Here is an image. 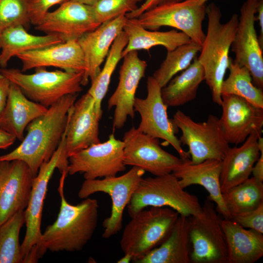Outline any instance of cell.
Listing matches in <instances>:
<instances>
[{"label": "cell", "mask_w": 263, "mask_h": 263, "mask_svg": "<svg viewBox=\"0 0 263 263\" xmlns=\"http://www.w3.org/2000/svg\"><path fill=\"white\" fill-rule=\"evenodd\" d=\"M100 24L92 5L68 0L54 11L48 12L35 29L57 35L65 42L77 40Z\"/></svg>", "instance_id": "16"}, {"label": "cell", "mask_w": 263, "mask_h": 263, "mask_svg": "<svg viewBox=\"0 0 263 263\" xmlns=\"http://www.w3.org/2000/svg\"><path fill=\"white\" fill-rule=\"evenodd\" d=\"M149 207H169L188 217L202 209L198 197L185 190L172 173L142 178L127 207L131 217Z\"/></svg>", "instance_id": "6"}, {"label": "cell", "mask_w": 263, "mask_h": 263, "mask_svg": "<svg viewBox=\"0 0 263 263\" xmlns=\"http://www.w3.org/2000/svg\"><path fill=\"white\" fill-rule=\"evenodd\" d=\"M128 43V38L122 31L114 40L106 57L103 68L91 82L88 93L94 98L97 114L101 118V104L109 89L112 76L122 58V53Z\"/></svg>", "instance_id": "33"}, {"label": "cell", "mask_w": 263, "mask_h": 263, "mask_svg": "<svg viewBox=\"0 0 263 263\" xmlns=\"http://www.w3.org/2000/svg\"><path fill=\"white\" fill-rule=\"evenodd\" d=\"M222 197L231 219L257 208L263 203V183L254 177L249 178L222 193Z\"/></svg>", "instance_id": "31"}, {"label": "cell", "mask_w": 263, "mask_h": 263, "mask_svg": "<svg viewBox=\"0 0 263 263\" xmlns=\"http://www.w3.org/2000/svg\"><path fill=\"white\" fill-rule=\"evenodd\" d=\"M204 80V71L196 57L188 67L161 88V96L164 103L168 107H178L193 100Z\"/></svg>", "instance_id": "30"}, {"label": "cell", "mask_w": 263, "mask_h": 263, "mask_svg": "<svg viewBox=\"0 0 263 263\" xmlns=\"http://www.w3.org/2000/svg\"><path fill=\"white\" fill-rule=\"evenodd\" d=\"M26 0H0V33L15 25L30 23Z\"/></svg>", "instance_id": "36"}, {"label": "cell", "mask_w": 263, "mask_h": 263, "mask_svg": "<svg viewBox=\"0 0 263 263\" xmlns=\"http://www.w3.org/2000/svg\"><path fill=\"white\" fill-rule=\"evenodd\" d=\"M172 121L181 131L179 140L182 145L188 147L192 163H198L207 159L222 161L230 147L220 118L210 114L207 121L197 122L178 110Z\"/></svg>", "instance_id": "8"}, {"label": "cell", "mask_w": 263, "mask_h": 263, "mask_svg": "<svg viewBox=\"0 0 263 263\" xmlns=\"http://www.w3.org/2000/svg\"><path fill=\"white\" fill-rule=\"evenodd\" d=\"M63 42L57 35L35 36L28 33L22 25L11 26L0 33V67L6 68L12 57L21 53Z\"/></svg>", "instance_id": "29"}, {"label": "cell", "mask_w": 263, "mask_h": 263, "mask_svg": "<svg viewBox=\"0 0 263 263\" xmlns=\"http://www.w3.org/2000/svg\"><path fill=\"white\" fill-rule=\"evenodd\" d=\"M253 177L257 180L263 181V152H261L260 156L253 166L252 173Z\"/></svg>", "instance_id": "44"}, {"label": "cell", "mask_w": 263, "mask_h": 263, "mask_svg": "<svg viewBox=\"0 0 263 263\" xmlns=\"http://www.w3.org/2000/svg\"><path fill=\"white\" fill-rule=\"evenodd\" d=\"M64 137L63 133L56 151L48 161L40 166L37 175L33 178L29 202L24 210L26 229L21 244L23 261L31 250L36 247L39 242L42 234L41 225L42 210L48 185L57 168L63 146Z\"/></svg>", "instance_id": "18"}, {"label": "cell", "mask_w": 263, "mask_h": 263, "mask_svg": "<svg viewBox=\"0 0 263 263\" xmlns=\"http://www.w3.org/2000/svg\"><path fill=\"white\" fill-rule=\"evenodd\" d=\"M21 62V71L54 67L72 72L86 69L82 49L77 40H70L21 53L16 56Z\"/></svg>", "instance_id": "22"}, {"label": "cell", "mask_w": 263, "mask_h": 263, "mask_svg": "<svg viewBox=\"0 0 263 263\" xmlns=\"http://www.w3.org/2000/svg\"><path fill=\"white\" fill-rule=\"evenodd\" d=\"M47 110V108L29 99L17 85L11 82L0 128L22 141L28 125L44 114Z\"/></svg>", "instance_id": "25"}, {"label": "cell", "mask_w": 263, "mask_h": 263, "mask_svg": "<svg viewBox=\"0 0 263 263\" xmlns=\"http://www.w3.org/2000/svg\"><path fill=\"white\" fill-rule=\"evenodd\" d=\"M206 12L208 19L207 32L197 59L203 68L205 80L211 91L213 101L221 106V86L228 69L229 53L239 17L234 13L227 21L222 23L220 8L213 2L206 6Z\"/></svg>", "instance_id": "3"}, {"label": "cell", "mask_w": 263, "mask_h": 263, "mask_svg": "<svg viewBox=\"0 0 263 263\" xmlns=\"http://www.w3.org/2000/svg\"><path fill=\"white\" fill-rule=\"evenodd\" d=\"M123 31L128 38V43L122 53V58L132 51L149 50L156 46H163L167 52L192 41L185 34L176 30L168 31L146 29L135 21L128 19Z\"/></svg>", "instance_id": "28"}, {"label": "cell", "mask_w": 263, "mask_h": 263, "mask_svg": "<svg viewBox=\"0 0 263 263\" xmlns=\"http://www.w3.org/2000/svg\"><path fill=\"white\" fill-rule=\"evenodd\" d=\"M184 0H145V1L135 10L125 15L127 19L136 18L143 12L160 4L181 1Z\"/></svg>", "instance_id": "40"}, {"label": "cell", "mask_w": 263, "mask_h": 263, "mask_svg": "<svg viewBox=\"0 0 263 263\" xmlns=\"http://www.w3.org/2000/svg\"><path fill=\"white\" fill-rule=\"evenodd\" d=\"M124 162L154 176L172 173L183 160L163 149L158 139L132 127L124 134Z\"/></svg>", "instance_id": "14"}, {"label": "cell", "mask_w": 263, "mask_h": 263, "mask_svg": "<svg viewBox=\"0 0 263 263\" xmlns=\"http://www.w3.org/2000/svg\"><path fill=\"white\" fill-rule=\"evenodd\" d=\"M145 173L143 169L132 167L128 171L119 176L85 180L83 182L78 192V196L80 199L87 198L98 192L107 193L111 197V214L103 222L104 238H110L121 229L124 211Z\"/></svg>", "instance_id": "10"}, {"label": "cell", "mask_w": 263, "mask_h": 263, "mask_svg": "<svg viewBox=\"0 0 263 263\" xmlns=\"http://www.w3.org/2000/svg\"><path fill=\"white\" fill-rule=\"evenodd\" d=\"M228 69L229 74L221 86V94H230L241 97L253 105L263 108V89L252 82L250 71L239 65L229 57Z\"/></svg>", "instance_id": "32"}, {"label": "cell", "mask_w": 263, "mask_h": 263, "mask_svg": "<svg viewBox=\"0 0 263 263\" xmlns=\"http://www.w3.org/2000/svg\"><path fill=\"white\" fill-rule=\"evenodd\" d=\"M222 219L207 197L201 212L188 217L192 263H227V249Z\"/></svg>", "instance_id": "7"}, {"label": "cell", "mask_w": 263, "mask_h": 263, "mask_svg": "<svg viewBox=\"0 0 263 263\" xmlns=\"http://www.w3.org/2000/svg\"><path fill=\"white\" fill-rule=\"evenodd\" d=\"M68 0H26L28 16L31 23L38 24L52 6L61 4Z\"/></svg>", "instance_id": "38"}, {"label": "cell", "mask_w": 263, "mask_h": 263, "mask_svg": "<svg viewBox=\"0 0 263 263\" xmlns=\"http://www.w3.org/2000/svg\"><path fill=\"white\" fill-rule=\"evenodd\" d=\"M179 215L169 207H150L137 212L124 228L120 241L122 251L134 262L143 257L166 239Z\"/></svg>", "instance_id": "4"}, {"label": "cell", "mask_w": 263, "mask_h": 263, "mask_svg": "<svg viewBox=\"0 0 263 263\" xmlns=\"http://www.w3.org/2000/svg\"><path fill=\"white\" fill-rule=\"evenodd\" d=\"M201 49L200 45L191 41L167 52L166 58L152 75L161 88L178 73L188 67Z\"/></svg>", "instance_id": "34"}, {"label": "cell", "mask_w": 263, "mask_h": 263, "mask_svg": "<svg viewBox=\"0 0 263 263\" xmlns=\"http://www.w3.org/2000/svg\"><path fill=\"white\" fill-rule=\"evenodd\" d=\"M259 0H245L240 15L231 51L235 61L250 71L253 84L263 88V49L261 47L255 27L256 7Z\"/></svg>", "instance_id": "15"}, {"label": "cell", "mask_w": 263, "mask_h": 263, "mask_svg": "<svg viewBox=\"0 0 263 263\" xmlns=\"http://www.w3.org/2000/svg\"><path fill=\"white\" fill-rule=\"evenodd\" d=\"M34 177L22 161L0 160V226L15 213L25 209Z\"/></svg>", "instance_id": "17"}, {"label": "cell", "mask_w": 263, "mask_h": 263, "mask_svg": "<svg viewBox=\"0 0 263 263\" xmlns=\"http://www.w3.org/2000/svg\"><path fill=\"white\" fill-rule=\"evenodd\" d=\"M16 138L0 128V149H6L14 144Z\"/></svg>", "instance_id": "43"}, {"label": "cell", "mask_w": 263, "mask_h": 263, "mask_svg": "<svg viewBox=\"0 0 263 263\" xmlns=\"http://www.w3.org/2000/svg\"><path fill=\"white\" fill-rule=\"evenodd\" d=\"M188 217L179 214L169 234L159 246L135 263H191Z\"/></svg>", "instance_id": "27"}, {"label": "cell", "mask_w": 263, "mask_h": 263, "mask_svg": "<svg viewBox=\"0 0 263 263\" xmlns=\"http://www.w3.org/2000/svg\"><path fill=\"white\" fill-rule=\"evenodd\" d=\"M222 161L207 159L193 163L190 159L183 160L172 172L178 180L181 187L185 188L199 185L208 192L207 197L216 204V209L223 218L230 219L225 205L220 185Z\"/></svg>", "instance_id": "23"}, {"label": "cell", "mask_w": 263, "mask_h": 263, "mask_svg": "<svg viewBox=\"0 0 263 263\" xmlns=\"http://www.w3.org/2000/svg\"><path fill=\"white\" fill-rule=\"evenodd\" d=\"M147 90L145 98L136 97L134 100V111L141 117L137 128L150 136L164 140L176 150L182 160L190 159L188 152L184 150L175 135L177 128L168 117V106L162 99L161 87L152 76L147 78Z\"/></svg>", "instance_id": "12"}, {"label": "cell", "mask_w": 263, "mask_h": 263, "mask_svg": "<svg viewBox=\"0 0 263 263\" xmlns=\"http://www.w3.org/2000/svg\"><path fill=\"white\" fill-rule=\"evenodd\" d=\"M227 263H254L263 256V234L246 229L231 219H222Z\"/></svg>", "instance_id": "26"}, {"label": "cell", "mask_w": 263, "mask_h": 263, "mask_svg": "<svg viewBox=\"0 0 263 263\" xmlns=\"http://www.w3.org/2000/svg\"><path fill=\"white\" fill-rule=\"evenodd\" d=\"M77 2L80 3L88 5H93L98 0H69Z\"/></svg>", "instance_id": "46"}, {"label": "cell", "mask_w": 263, "mask_h": 263, "mask_svg": "<svg viewBox=\"0 0 263 263\" xmlns=\"http://www.w3.org/2000/svg\"><path fill=\"white\" fill-rule=\"evenodd\" d=\"M221 106L220 120L229 144H242L254 132H262L263 108L230 94H222Z\"/></svg>", "instance_id": "20"}, {"label": "cell", "mask_w": 263, "mask_h": 263, "mask_svg": "<svg viewBox=\"0 0 263 263\" xmlns=\"http://www.w3.org/2000/svg\"><path fill=\"white\" fill-rule=\"evenodd\" d=\"M100 119L96 113L94 100L88 92L75 101L68 112L64 142L56 168L61 174L67 173L68 158L71 155L100 142Z\"/></svg>", "instance_id": "11"}, {"label": "cell", "mask_w": 263, "mask_h": 263, "mask_svg": "<svg viewBox=\"0 0 263 263\" xmlns=\"http://www.w3.org/2000/svg\"><path fill=\"white\" fill-rule=\"evenodd\" d=\"M206 9V4L197 0H184L158 5L134 19L149 30H158L165 26L175 28L201 46L206 36L203 30Z\"/></svg>", "instance_id": "9"}, {"label": "cell", "mask_w": 263, "mask_h": 263, "mask_svg": "<svg viewBox=\"0 0 263 263\" xmlns=\"http://www.w3.org/2000/svg\"><path fill=\"white\" fill-rule=\"evenodd\" d=\"M124 148L123 141L111 134L106 141L93 144L71 155L67 174L82 173L85 180L115 176L126 169Z\"/></svg>", "instance_id": "13"}, {"label": "cell", "mask_w": 263, "mask_h": 263, "mask_svg": "<svg viewBox=\"0 0 263 263\" xmlns=\"http://www.w3.org/2000/svg\"><path fill=\"white\" fill-rule=\"evenodd\" d=\"M197 0L200 4H206V2H207L208 0Z\"/></svg>", "instance_id": "47"}, {"label": "cell", "mask_w": 263, "mask_h": 263, "mask_svg": "<svg viewBox=\"0 0 263 263\" xmlns=\"http://www.w3.org/2000/svg\"><path fill=\"white\" fill-rule=\"evenodd\" d=\"M10 84L11 81L0 74V120L7 103Z\"/></svg>", "instance_id": "41"}, {"label": "cell", "mask_w": 263, "mask_h": 263, "mask_svg": "<svg viewBox=\"0 0 263 263\" xmlns=\"http://www.w3.org/2000/svg\"><path fill=\"white\" fill-rule=\"evenodd\" d=\"M262 133L255 131L240 147L229 148L222 161L220 185L222 193L250 177L253 166L260 156L258 139Z\"/></svg>", "instance_id": "24"}, {"label": "cell", "mask_w": 263, "mask_h": 263, "mask_svg": "<svg viewBox=\"0 0 263 263\" xmlns=\"http://www.w3.org/2000/svg\"><path fill=\"white\" fill-rule=\"evenodd\" d=\"M123 58L117 86L108 102V109L114 108L113 129H121L129 116L134 117L136 90L147 67L146 61L139 57L137 51H131Z\"/></svg>", "instance_id": "19"}, {"label": "cell", "mask_w": 263, "mask_h": 263, "mask_svg": "<svg viewBox=\"0 0 263 263\" xmlns=\"http://www.w3.org/2000/svg\"><path fill=\"white\" fill-rule=\"evenodd\" d=\"M230 219L243 227L263 234V203L255 209L236 215Z\"/></svg>", "instance_id": "39"}, {"label": "cell", "mask_w": 263, "mask_h": 263, "mask_svg": "<svg viewBox=\"0 0 263 263\" xmlns=\"http://www.w3.org/2000/svg\"><path fill=\"white\" fill-rule=\"evenodd\" d=\"M256 20L259 21L260 34L258 39L261 47L263 49V0H259L256 7Z\"/></svg>", "instance_id": "42"}, {"label": "cell", "mask_w": 263, "mask_h": 263, "mask_svg": "<svg viewBox=\"0 0 263 263\" xmlns=\"http://www.w3.org/2000/svg\"><path fill=\"white\" fill-rule=\"evenodd\" d=\"M0 74L17 85L29 99L48 108L63 96L82 90L84 72L35 69L26 74L17 69L0 68Z\"/></svg>", "instance_id": "5"}, {"label": "cell", "mask_w": 263, "mask_h": 263, "mask_svg": "<svg viewBox=\"0 0 263 263\" xmlns=\"http://www.w3.org/2000/svg\"><path fill=\"white\" fill-rule=\"evenodd\" d=\"M143 0H98L92 5L96 19L101 24L136 9Z\"/></svg>", "instance_id": "37"}, {"label": "cell", "mask_w": 263, "mask_h": 263, "mask_svg": "<svg viewBox=\"0 0 263 263\" xmlns=\"http://www.w3.org/2000/svg\"><path fill=\"white\" fill-rule=\"evenodd\" d=\"M76 94L61 97L43 115L27 126L20 144L0 160H19L25 163L35 177L40 166L48 161L57 149L64 132L68 112L76 101Z\"/></svg>", "instance_id": "2"}, {"label": "cell", "mask_w": 263, "mask_h": 263, "mask_svg": "<svg viewBox=\"0 0 263 263\" xmlns=\"http://www.w3.org/2000/svg\"><path fill=\"white\" fill-rule=\"evenodd\" d=\"M128 19L122 15L111 20L101 23L77 41L83 52L86 69L83 75L82 86L90 79L92 82L101 69L100 66L106 58L110 48L117 37L123 31Z\"/></svg>", "instance_id": "21"}, {"label": "cell", "mask_w": 263, "mask_h": 263, "mask_svg": "<svg viewBox=\"0 0 263 263\" xmlns=\"http://www.w3.org/2000/svg\"><path fill=\"white\" fill-rule=\"evenodd\" d=\"M67 174L62 173L60 179L58 190L61 202L57 217L42 233L38 245L29 252L24 263L38 262L48 250L80 251L95 231L98 219L97 200L88 197L76 205L69 203L63 191Z\"/></svg>", "instance_id": "1"}, {"label": "cell", "mask_w": 263, "mask_h": 263, "mask_svg": "<svg viewBox=\"0 0 263 263\" xmlns=\"http://www.w3.org/2000/svg\"><path fill=\"white\" fill-rule=\"evenodd\" d=\"M132 260V256L129 254H124V255L120 260H119L117 263H129Z\"/></svg>", "instance_id": "45"}, {"label": "cell", "mask_w": 263, "mask_h": 263, "mask_svg": "<svg viewBox=\"0 0 263 263\" xmlns=\"http://www.w3.org/2000/svg\"><path fill=\"white\" fill-rule=\"evenodd\" d=\"M25 222V212L22 210L0 226V263H22L19 236Z\"/></svg>", "instance_id": "35"}]
</instances>
